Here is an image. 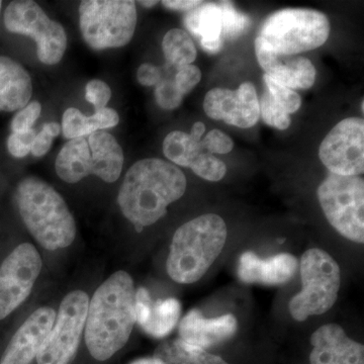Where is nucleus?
Segmentation results:
<instances>
[{
	"label": "nucleus",
	"instance_id": "nucleus-24",
	"mask_svg": "<svg viewBox=\"0 0 364 364\" xmlns=\"http://www.w3.org/2000/svg\"><path fill=\"white\" fill-rule=\"evenodd\" d=\"M184 25L189 32L200 40H217L222 38V11L219 4H202L188 11Z\"/></svg>",
	"mask_w": 364,
	"mask_h": 364
},
{
	"label": "nucleus",
	"instance_id": "nucleus-31",
	"mask_svg": "<svg viewBox=\"0 0 364 364\" xmlns=\"http://www.w3.org/2000/svg\"><path fill=\"white\" fill-rule=\"evenodd\" d=\"M155 98L158 105L163 109L172 111L181 105L183 95L176 87L174 80H161L155 88Z\"/></svg>",
	"mask_w": 364,
	"mask_h": 364
},
{
	"label": "nucleus",
	"instance_id": "nucleus-34",
	"mask_svg": "<svg viewBox=\"0 0 364 364\" xmlns=\"http://www.w3.org/2000/svg\"><path fill=\"white\" fill-rule=\"evenodd\" d=\"M61 126L57 123H47L43 127V130L36 135L31 153L35 157H43L49 152L53 139L61 133Z\"/></svg>",
	"mask_w": 364,
	"mask_h": 364
},
{
	"label": "nucleus",
	"instance_id": "nucleus-39",
	"mask_svg": "<svg viewBox=\"0 0 364 364\" xmlns=\"http://www.w3.org/2000/svg\"><path fill=\"white\" fill-rule=\"evenodd\" d=\"M202 1H191V0H165L162 1L163 6L167 7L169 9H173V11H191L195 9L196 7L200 6Z\"/></svg>",
	"mask_w": 364,
	"mask_h": 364
},
{
	"label": "nucleus",
	"instance_id": "nucleus-29",
	"mask_svg": "<svg viewBox=\"0 0 364 364\" xmlns=\"http://www.w3.org/2000/svg\"><path fill=\"white\" fill-rule=\"evenodd\" d=\"M196 176L202 177L208 181H220L225 176L227 172V167L225 163L214 155L202 151L193 162L191 167Z\"/></svg>",
	"mask_w": 364,
	"mask_h": 364
},
{
	"label": "nucleus",
	"instance_id": "nucleus-14",
	"mask_svg": "<svg viewBox=\"0 0 364 364\" xmlns=\"http://www.w3.org/2000/svg\"><path fill=\"white\" fill-rule=\"evenodd\" d=\"M203 109L212 119L242 129L255 126L260 117L259 100L251 82L242 83L237 90L217 87L208 91Z\"/></svg>",
	"mask_w": 364,
	"mask_h": 364
},
{
	"label": "nucleus",
	"instance_id": "nucleus-22",
	"mask_svg": "<svg viewBox=\"0 0 364 364\" xmlns=\"http://www.w3.org/2000/svg\"><path fill=\"white\" fill-rule=\"evenodd\" d=\"M154 358L163 364H228L220 356L186 343L181 338L163 342L155 350Z\"/></svg>",
	"mask_w": 364,
	"mask_h": 364
},
{
	"label": "nucleus",
	"instance_id": "nucleus-7",
	"mask_svg": "<svg viewBox=\"0 0 364 364\" xmlns=\"http://www.w3.org/2000/svg\"><path fill=\"white\" fill-rule=\"evenodd\" d=\"M301 291L289 301L291 315L299 322L327 313L338 298L341 272L338 263L322 249L306 250L301 261Z\"/></svg>",
	"mask_w": 364,
	"mask_h": 364
},
{
	"label": "nucleus",
	"instance_id": "nucleus-13",
	"mask_svg": "<svg viewBox=\"0 0 364 364\" xmlns=\"http://www.w3.org/2000/svg\"><path fill=\"white\" fill-rule=\"evenodd\" d=\"M318 157L330 173L358 176L364 171V121L348 117L337 124L318 148Z\"/></svg>",
	"mask_w": 364,
	"mask_h": 364
},
{
	"label": "nucleus",
	"instance_id": "nucleus-8",
	"mask_svg": "<svg viewBox=\"0 0 364 364\" xmlns=\"http://www.w3.org/2000/svg\"><path fill=\"white\" fill-rule=\"evenodd\" d=\"M81 35L91 49L121 48L133 39L136 2L131 0H85L79 6Z\"/></svg>",
	"mask_w": 364,
	"mask_h": 364
},
{
	"label": "nucleus",
	"instance_id": "nucleus-36",
	"mask_svg": "<svg viewBox=\"0 0 364 364\" xmlns=\"http://www.w3.org/2000/svg\"><path fill=\"white\" fill-rule=\"evenodd\" d=\"M35 130L23 132V133H13L7 140V149L16 158L26 157L32 150L33 140L36 138Z\"/></svg>",
	"mask_w": 364,
	"mask_h": 364
},
{
	"label": "nucleus",
	"instance_id": "nucleus-20",
	"mask_svg": "<svg viewBox=\"0 0 364 364\" xmlns=\"http://www.w3.org/2000/svg\"><path fill=\"white\" fill-rule=\"evenodd\" d=\"M32 95V78L28 72L16 60L0 56V112L23 109Z\"/></svg>",
	"mask_w": 364,
	"mask_h": 364
},
{
	"label": "nucleus",
	"instance_id": "nucleus-21",
	"mask_svg": "<svg viewBox=\"0 0 364 364\" xmlns=\"http://www.w3.org/2000/svg\"><path fill=\"white\" fill-rule=\"evenodd\" d=\"M119 122V114L109 107L98 109L90 117H86L75 107H70L64 112L61 129L64 136L72 140L90 136L95 132L114 128Z\"/></svg>",
	"mask_w": 364,
	"mask_h": 364
},
{
	"label": "nucleus",
	"instance_id": "nucleus-4",
	"mask_svg": "<svg viewBox=\"0 0 364 364\" xmlns=\"http://www.w3.org/2000/svg\"><path fill=\"white\" fill-rule=\"evenodd\" d=\"M226 223L220 215L207 214L179 227L172 238L166 268L178 284L202 279L222 253L227 240Z\"/></svg>",
	"mask_w": 364,
	"mask_h": 364
},
{
	"label": "nucleus",
	"instance_id": "nucleus-6",
	"mask_svg": "<svg viewBox=\"0 0 364 364\" xmlns=\"http://www.w3.org/2000/svg\"><path fill=\"white\" fill-rule=\"evenodd\" d=\"M330 35V21L320 11L287 9L268 16L255 41L277 56H296L324 45Z\"/></svg>",
	"mask_w": 364,
	"mask_h": 364
},
{
	"label": "nucleus",
	"instance_id": "nucleus-3",
	"mask_svg": "<svg viewBox=\"0 0 364 364\" xmlns=\"http://www.w3.org/2000/svg\"><path fill=\"white\" fill-rule=\"evenodd\" d=\"M16 200L23 224L47 250L66 248L76 236L75 220L58 191L37 177L18 183Z\"/></svg>",
	"mask_w": 364,
	"mask_h": 364
},
{
	"label": "nucleus",
	"instance_id": "nucleus-25",
	"mask_svg": "<svg viewBox=\"0 0 364 364\" xmlns=\"http://www.w3.org/2000/svg\"><path fill=\"white\" fill-rule=\"evenodd\" d=\"M163 53L172 65L181 67L191 65L196 59V48L191 36L181 28H172L163 38Z\"/></svg>",
	"mask_w": 364,
	"mask_h": 364
},
{
	"label": "nucleus",
	"instance_id": "nucleus-12",
	"mask_svg": "<svg viewBox=\"0 0 364 364\" xmlns=\"http://www.w3.org/2000/svg\"><path fill=\"white\" fill-rule=\"evenodd\" d=\"M39 252L30 243H23L0 267V320H4L28 299L42 270Z\"/></svg>",
	"mask_w": 364,
	"mask_h": 364
},
{
	"label": "nucleus",
	"instance_id": "nucleus-40",
	"mask_svg": "<svg viewBox=\"0 0 364 364\" xmlns=\"http://www.w3.org/2000/svg\"><path fill=\"white\" fill-rule=\"evenodd\" d=\"M223 42H224V40L222 38L217 40H200L203 49L205 52L210 53V54H215V53L221 51Z\"/></svg>",
	"mask_w": 364,
	"mask_h": 364
},
{
	"label": "nucleus",
	"instance_id": "nucleus-37",
	"mask_svg": "<svg viewBox=\"0 0 364 364\" xmlns=\"http://www.w3.org/2000/svg\"><path fill=\"white\" fill-rule=\"evenodd\" d=\"M200 79H202V72L198 67L191 64L178 69L174 83L181 95H186L198 85Z\"/></svg>",
	"mask_w": 364,
	"mask_h": 364
},
{
	"label": "nucleus",
	"instance_id": "nucleus-23",
	"mask_svg": "<svg viewBox=\"0 0 364 364\" xmlns=\"http://www.w3.org/2000/svg\"><path fill=\"white\" fill-rule=\"evenodd\" d=\"M181 305L176 299L151 301L147 316L141 327L155 338L167 336L176 327L181 317Z\"/></svg>",
	"mask_w": 364,
	"mask_h": 364
},
{
	"label": "nucleus",
	"instance_id": "nucleus-41",
	"mask_svg": "<svg viewBox=\"0 0 364 364\" xmlns=\"http://www.w3.org/2000/svg\"><path fill=\"white\" fill-rule=\"evenodd\" d=\"M205 132V124L200 123V122H198L193 124V129H191V138L195 139L196 141L202 140L203 134Z\"/></svg>",
	"mask_w": 364,
	"mask_h": 364
},
{
	"label": "nucleus",
	"instance_id": "nucleus-1",
	"mask_svg": "<svg viewBox=\"0 0 364 364\" xmlns=\"http://www.w3.org/2000/svg\"><path fill=\"white\" fill-rule=\"evenodd\" d=\"M136 323V291L128 272H114L90 301L85 343L93 358L105 361L127 344Z\"/></svg>",
	"mask_w": 364,
	"mask_h": 364
},
{
	"label": "nucleus",
	"instance_id": "nucleus-43",
	"mask_svg": "<svg viewBox=\"0 0 364 364\" xmlns=\"http://www.w3.org/2000/svg\"><path fill=\"white\" fill-rule=\"evenodd\" d=\"M139 4L144 7L151 9V7L156 6V4H158V1H156V0H153V1H139Z\"/></svg>",
	"mask_w": 364,
	"mask_h": 364
},
{
	"label": "nucleus",
	"instance_id": "nucleus-26",
	"mask_svg": "<svg viewBox=\"0 0 364 364\" xmlns=\"http://www.w3.org/2000/svg\"><path fill=\"white\" fill-rule=\"evenodd\" d=\"M202 151L200 141L195 140L184 132H171L163 142L165 156L174 164L182 167H191V163Z\"/></svg>",
	"mask_w": 364,
	"mask_h": 364
},
{
	"label": "nucleus",
	"instance_id": "nucleus-27",
	"mask_svg": "<svg viewBox=\"0 0 364 364\" xmlns=\"http://www.w3.org/2000/svg\"><path fill=\"white\" fill-rule=\"evenodd\" d=\"M222 11V39L233 40L245 33L250 26V18L246 14L239 13L231 2L219 4Z\"/></svg>",
	"mask_w": 364,
	"mask_h": 364
},
{
	"label": "nucleus",
	"instance_id": "nucleus-11",
	"mask_svg": "<svg viewBox=\"0 0 364 364\" xmlns=\"http://www.w3.org/2000/svg\"><path fill=\"white\" fill-rule=\"evenodd\" d=\"M88 305L90 298L85 291L67 294L38 353V364H71L85 331Z\"/></svg>",
	"mask_w": 364,
	"mask_h": 364
},
{
	"label": "nucleus",
	"instance_id": "nucleus-33",
	"mask_svg": "<svg viewBox=\"0 0 364 364\" xmlns=\"http://www.w3.org/2000/svg\"><path fill=\"white\" fill-rule=\"evenodd\" d=\"M42 105L40 102H33L18 111L11 121V128L13 133H23L33 129V124L39 119Z\"/></svg>",
	"mask_w": 364,
	"mask_h": 364
},
{
	"label": "nucleus",
	"instance_id": "nucleus-28",
	"mask_svg": "<svg viewBox=\"0 0 364 364\" xmlns=\"http://www.w3.org/2000/svg\"><path fill=\"white\" fill-rule=\"evenodd\" d=\"M260 114L264 123L279 130H287L291 124V117L286 109L277 104L270 93L265 91L259 100Z\"/></svg>",
	"mask_w": 364,
	"mask_h": 364
},
{
	"label": "nucleus",
	"instance_id": "nucleus-38",
	"mask_svg": "<svg viewBox=\"0 0 364 364\" xmlns=\"http://www.w3.org/2000/svg\"><path fill=\"white\" fill-rule=\"evenodd\" d=\"M136 79L143 86L157 85L162 80L161 71L152 64L144 63L136 71Z\"/></svg>",
	"mask_w": 364,
	"mask_h": 364
},
{
	"label": "nucleus",
	"instance_id": "nucleus-18",
	"mask_svg": "<svg viewBox=\"0 0 364 364\" xmlns=\"http://www.w3.org/2000/svg\"><path fill=\"white\" fill-rule=\"evenodd\" d=\"M298 267V259L291 254H277L262 259L252 251H247L239 259L238 275L245 284L282 286L293 279Z\"/></svg>",
	"mask_w": 364,
	"mask_h": 364
},
{
	"label": "nucleus",
	"instance_id": "nucleus-5",
	"mask_svg": "<svg viewBox=\"0 0 364 364\" xmlns=\"http://www.w3.org/2000/svg\"><path fill=\"white\" fill-rule=\"evenodd\" d=\"M124 165V152L116 138L105 131L72 139L57 156L55 168L62 181L76 183L90 176L117 181Z\"/></svg>",
	"mask_w": 364,
	"mask_h": 364
},
{
	"label": "nucleus",
	"instance_id": "nucleus-32",
	"mask_svg": "<svg viewBox=\"0 0 364 364\" xmlns=\"http://www.w3.org/2000/svg\"><path fill=\"white\" fill-rule=\"evenodd\" d=\"M232 139L220 130H212L200 140V148L208 154H227L233 149Z\"/></svg>",
	"mask_w": 364,
	"mask_h": 364
},
{
	"label": "nucleus",
	"instance_id": "nucleus-10",
	"mask_svg": "<svg viewBox=\"0 0 364 364\" xmlns=\"http://www.w3.org/2000/svg\"><path fill=\"white\" fill-rule=\"evenodd\" d=\"M4 20L9 33L35 41L38 58L43 64L56 65L63 58L67 48L65 28L58 21L51 20L37 2H11L4 11Z\"/></svg>",
	"mask_w": 364,
	"mask_h": 364
},
{
	"label": "nucleus",
	"instance_id": "nucleus-30",
	"mask_svg": "<svg viewBox=\"0 0 364 364\" xmlns=\"http://www.w3.org/2000/svg\"><path fill=\"white\" fill-rule=\"evenodd\" d=\"M263 80H264L267 91L270 93L273 100L277 104L282 105L286 109L287 114H294V112L299 111L301 105V98L296 91L280 85L267 74L263 75Z\"/></svg>",
	"mask_w": 364,
	"mask_h": 364
},
{
	"label": "nucleus",
	"instance_id": "nucleus-42",
	"mask_svg": "<svg viewBox=\"0 0 364 364\" xmlns=\"http://www.w3.org/2000/svg\"><path fill=\"white\" fill-rule=\"evenodd\" d=\"M131 364H163L159 359L152 358H141L138 359V360L134 361Z\"/></svg>",
	"mask_w": 364,
	"mask_h": 364
},
{
	"label": "nucleus",
	"instance_id": "nucleus-15",
	"mask_svg": "<svg viewBox=\"0 0 364 364\" xmlns=\"http://www.w3.org/2000/svg\"><path fill=\"white\" fill-rule=\"evenodd\" d=\"M56 318V312L49 306L38 309L14 335L0 364H31L37 358Z\"/></svg>",
	"mask_w": 364,
	"mask_h": 364
},
{
	"label": "nucleus",
	"instance_id": "nucleus-16",
	"mask_svg": "<svg viewBox=\"0 0 364 364\" xmlns=\"http://www.w3.org/2000/svg\"><path fill=\"white\" fill-rule=\"evenodd\" d=\"M311 364H364V347L337 324L318 328L311 337Z\"/></svg>",
	"mask_w": 364,
	"mask_h": 364
},
{
	"label": "nucleus",
	"instance_id": "nucleus-19",
	"mask_svg": "<svg viewBox=\"0 0 364 364\" xmlns=\"http://www.w3.org/2000/svg\"><path fill=\"white\" fill-rule=\"evenodd\" d=\"M238 330L234 315L207 318L198 310L191 311L179 325V338L193 346L210 348L231 339Z\"/></svg>",
	"mask_w": 364,
	"mask_h": 364
},
{
	"label": "nucleus",
	"instance_id": "nucleus-9",
	"mask_svg": "<svg viewBox=\"0 0 364 364\" xmlns=\"http://www.w3.org/2000/svg\"><path fill=\"white\" fill-rule=\"evenodd\" d=\"M326 219L345 238L364 242V181L360 176L330 173L318 188Z\"/></svg>",
	"mask_w": 364,
	"mask_h": 364
},
{
	"label": "nucleus",
	"instance_id": "nucleus-17",
	"mask_svg": "<svg viewBox=\"0 0 364 364\" xmlns=\"http://www.w3.org/2000/svg\"><path fill=\"white\" fill-rule=\"evenodd\" d=\"M256 58L265 74L291 90H309L316 80L315 66L301 56H277L255 41Z\"/></svg>",
	"mask_w": 364,
	"mask_h": 364
},
{
	"label": "nucleus",
	"instance_id": "nucleus-2",
	"mask_svg": "<svg viewBox=\"0 0 364 364\" xmlns=\"http://www.w3.org/2000/svg\"><path fill=\"white\" fill-rule=\"evenodd\" d=\"M186 189V176L178 167L158 158H148L128 170L117 203L124 217L141 232L164 217L168 205L182 198Z\"/></svg>",
	"mask_w": 364,
	"mask_h": 364
},
{
	"label": "nucleus",
	"instance_id": "nucleus-35",
	"mask_svg": "<svg viewBox=\"0 0 364 364\" xmlns=\"http://www.w3.org/2000/svg\"><path fill=\"white\" fill-rule=\"evenodd\" d=\"M111 97V88L104 81L93 79L86 85V100L95 107V111L107 107Z\"/></svg>",
	"mask_w": 364,
	"mask_h": 364
},
{
	"label": "nucleus",
	"instance_id": "nucleus-44",
	"mask_svg": "<svg viewBox=\"0 0 364 364\" xmlns=\"http://www.w3.org/2000/svg\"><path fill=\"white\" fill-rule=\"evenodd\" d=\"M1 6H2V2L0 1V9H1Z\"/></svg>",
	"mask_w": 364,
	"mask_h": 364
}]
</instances>
